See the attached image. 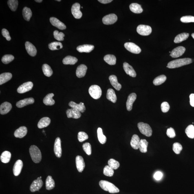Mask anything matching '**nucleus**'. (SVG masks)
<instances>
[{
    "mask_svg": "<svg viewBox=\"0 0 194 194\" xmlns=\"http://www.w3.org/2000/svg\"><path fill=\"white\" fill-rule=\"evenodd\" d=\"M192 62L191 58H184L179 59L172 60L168 64L167 67L169 68L173 69L177 68L183 66L189 65Z\"/></svg>",
    "mask_w": 194,
    "mask_h": 194,
    "instance_id": "obj_1",
    "label": "nucleus"
},
{
    "mask_svg": "<svg viewBox=\"0 0 194 194\" xmlns=\"http://www.w3.org/2000/svg\"><path fill=\"white\" fill-rule=\"evenodd\" d=\"M99 184L102 189L109 192L110 193H118L120 191V189L114 184L108 181L102 180L100 181Z\"/></svg>",
    "mask_w": 194,
    "mask_h": 194,
    "instance_id": "obj_2",
    "label": "nucleus"
},
{
    "mask_svg": "<svg viewBox=\"0 0 194 194\" xmlns=\"http://www.w3.org/2000/svg\"><path fill=\"white\" fill-rule=\"evenodd\" d=\"M29 152L32 160L35 163H38L40 162L42 158L41 153L37 146L35 145L31 146Z\"/></svg>",
    "mask_w": 194,
    "mask_h": 194,
    "instance_id": "obj_3",
    "label": "nucleus"
},
{
    "mask_svg": "<svg viewBox=\"0 0 194 194\" xmlns=\"http://www.w3.org/2000/svg\"><path fill=\"white\" fill-rule=\"evenodd\" d=\"M137 126L142 134L148 137H150L152 135V129L149 124L143 122H140Z\"/></svg>",
    "mask_w": 194,
    "mask_h": 194,
    "instance_id": "obj_4",
    "label": "nucleus"
},
{
    "mask_svg": "<svg viewBox=\"0 0 194 194\" xmlns=\"http://www.w3.org/2000/svg\"><path fill=\"white\" fill-rule=\"evenodd\" d=\"M89 92L92 98L95 99H99L102 95L101 89L97 85H93L89 88Z\"/></svg>",
    "mask_w": 194,
    "mask_h": 194,
    "instance_id": "obj_5",
    "label": "nucleus"
},
{
    "mask_svg": "<svg viewBox=\"0 0 194 194\" xmlns=\"http://www.w3.org/2000/svg\"><path fill=\"white\" fill-rule=\"evenodd\" d=\"M137 32L141 35L148 36L151 34L152 29L149 26L141 25L137 27Z\"/></svg>",
    "mask_w": 194,
    "mask_h": 194,
    "instance_id": "obj_6",
    "label": "nucleus"
},
{
    "mask_svg": "<svg viewBox=\"0 0 194 194\" xmlns=\"http://www.w3.org/2000/svg\"><path fill=\"white\" fill-rule=\"evenodd\" d=\"M124 46L127 50L133 53L138 54L141 52L140 47L134 43H126Z\"/></svg>",
    "mask_w": 194,
    "mask_h": 194,
    "instance_id": "obj_7",
    "label": "nucleus"
},
{
    "mask_svg": "<svg viewBox=\"0 0 194 194\" xmlns=\"http://www.w3.org/2000/svg\"><path fill=\"white\" fill-rule=\"evenodd\" d=\"M118 20L116 14H110L106 15L102 18V21L104 24L106 25H112L116 23Z\"/></svg>",
    "mask_w": 194,
    "mask_h": 194,
    "instance_id": "obj_8",
    "label": "nucleus"
},
{
    "mask_svg": "<svg viewBox=\"0 0 194 194\" xmlns=\"http://www.w3.org/2000/svg\"><path fill=\"white\" fill-rule=\"evenodd\" d=\"M33 87V83L32 82H28L22 84L17 89V92L19 94H23L30 91Z\"/></svg>",
    "mask_w": 194,
    "mask_h": 194,
    "instance_id": "obj_9",
    "label": "nucleus"
},
{
    "mask_svg": "<svg viewBox=\"0 0 194 194\" xmlns=\"http://www.w3.org/2000/svg\"><path fill=\"white\" fill-rule=\"evenodd\" d=\"M80 5L79 3H76L73 5L71 8V12L74 17L76 19L81 18L82 14L80 10Z\"/></svg>",
    "mask_w": 194,
    "mask_h": 194,
    "instance_id": "obj_10",
    "label": "nucleus"
},
{
    "mask_svg": "<svg viewBox=\"0 0 194 194\" xmlns=\"http://www.w3.org/2000/svg\"><path fill=\"white\" fill-rule=\"evenodd\" d=\"M54 152L58 158L61 157L62 154L61 140L59 137L56 139L54 144Z\"/></svg>",
    "mask_w": 194,
    "mask_h": 194,
    "instance_id": "obj_11",
    "label": "nucleus"
},
{
    "mask_svg": "<svg viewBox=\"0 0 194 194\" xmlns=\"http://www.w3.org/2000/svg\"><path fill=\"white\" fill-rule=\"evenodd\" d=\"M43 183V181L40 177H38L36 180L33 182L30 186V190L32 192H35L39 191V190L42 187Z\"/></svg>",
    "mask_w": 194,
    "mask_h": 194,
    "instance_id": "obj_12",
    "label": "nucleus"
},
{
    "mask_svg": "<svg viewBox=\"0 0 194 194\" xmlns=\"http://www.w3.org/2000/svg\"><path fill=\"white\" fill-rule=\"evenodd\" d=\"M186 49L184 47L180 46L176 47L174 49L170 54V56L173 58H177L183 55L185 52Z\"/></svg>",
    "mask_w": 194,
    "mask_h": 194,
    "instance_id": "obj_13",
    "label": "nucleus"
},
{
    "mask_svg": "<svg viewBox=\"0 0 194 194\" xmlns=\"http://www.w3.org/2000/svg\"><path fill=\"white\" fill-rule=\"evenodd\" d=\"M136 98L137 95L135 93H132L128 96L126 102V107L128 111H130L132 110L133 103L136 100Z\"/></svg>",
    "mask_w": 194,
    "mask_h": 194,
    "instance_id": "obj_14",
    "label": "nucleus"
},
{
    "mask_svg": "<svg viewBox=\"0 0 194 194\" xmlns=\"http://www.w3.org/2000/svg\"><path fill=\"white\" fill-rule=\"evenodd\" d=\"M25 48L27 52L30 55L34 56L37 53V50L34 46L30 42L27 41L25 43Z\"/></svg>",
    "mask_w": 194,
    "mask_h": 194,
    "instance_id": "obj_15",
    "label": "nucleus"
},
{
    "mask_svg": "<svg viewBox=\"0 0 194 194\" xmlns=\"http://www.w3.org/2000/svg\"><path fill=\"white\" fill-rule=\"evenodd\" d=\"M50 21L51 24L53 26L57 27L60 30H63L66 29V26L65 24L55 17H51L50 19Z\"/></svg>",
    "mask_w": 194,
    "mask_h": 194,
    "instance_id": "obj_16",
    "label": "nucleus"
},
{
    "mask_svg": "<svg viewBox=\"0 0 194 194\" xmlns=\"http://www.w3.org/2000/svg\"><path fill=\"white\" fill-rule=\"evenodd\" d=\"M123 67L126 74L133 77H136V72L132 67L130 65L129 63L127 62H124L123 63Z\"/></svg>",
    "mask_w": 194,
    "mask_h": 194,
    "instance_id": "obj_17",
    "label": "nucleus"
},
{
    "mask_svg": "<svg viewBox=\"0 0 194 194\" xmlns=\"http://www.w3.org/2000/svg\"><path fill=\"white\" fill-rule=\"evenodd\" d=\"M76 162L77 168L79 172H82L85 168V164L83 159L80 156H77L76 157Z\"/></svg>",
    "mask_w": 194,
    "mask_h": 194,
    "instance_id": "obj_18",
    "label": "nucleus"
},
{
    "mask_svg": "<svg viewBox=\"0 0 194 194\" xmlns=\"http://www.w3.org/2000/svg\"><path fill=\"white\" fill-rule=\"evenodd\" d=\"M69 105L72 108L75 109L80 112L83 113L86 110L85 106L82 102H80L79 104H77L72 101L69 102Z\"/></svg>",
    "mask_w": 194,
    "mask_h": 194,
    "instance_id": "obj_19",
    "label": "nucleus"
},
{
    "mask_svg": "<svg viewBox=\"0 0 194 194\" xmlns=\"http://www.w3.org/2000/svg\"><path fill=\"white\" fill-rule=\"evenodd\" d=\"M12 108L11 104L8 102H5L0 106V113L2 115L7 114L11 111Z\"/></svg>",
    "mask_w": 194,
    "mask_h": 194,
    "instance_id": "obj_20",
    "label": "nucleus"
},
{
    "mask_svg": "<svg viewBox=\"0 0 194 194\" xmlns=\"http://www.w3.org/2000/svg\"><path fill=\"white\" fill-rule=\"evenodd\" d=\"M23 166V162L21 160H19L16 161L13 168V172L14 175L17 176L19 175L21 172Z\"/></svg>",
    "mask_w": 194,
    "mask_h": 194,
    "instance_id": "obj_21",
    "label": "nucleus"
},
{
    "mask_svg": "<svg viewBox=\"0 0 194 194\" xmlns=\"http://www.w3.org/2000/svg\"><path fill=\"white\" fill-rule=\"evenodd\" d=\"M87 68L84 65H79L76 71V75L78 78H82L85 76L86 73Z\"/></svg>",
    "mask_w": 194,
    "mask_h": 194,
    "instance_id": "obj_22",
    "label": "nucleus"
},
{
    "mask_svg": "<svg viewBox=\"0 0 194 194\" xmlns=\"http://www.w3.org/2000/svg\"><path fill=\"white\" fill-rule=\"evenodd\" d=\"M67 116L68 118L78 119L81 116V113L79 111L74 109H68L66 111Z\"/></svg>",
    "mask_w": 194,
    "mask_h": 194,
    "instance_id": "obj_23",
    "label": "nucleus"
},
{
    "mask_svg": "<svg viewBox=\"0 0 194 194\" xmlns=\"http://www.w3.org/2000/svg\"><path fill=\"white\" fill-rule=\"evenodd\" d=\"M27 132V128L22 126L16 130L14 133V136L16 138H23L26 135Z\"/></svg>",
    "mask_w": 194,
    "mask_h": 194,
    "instance_id": "obj_24",
    "label": "nucleus"
},
{
    "mask_svg": "<svg viewBox=\"0 0 194 194\" xmlns=\"http://www.w3.org/2000/svg\"><path fill=\"white\" fill-rule=\"evenodd\" d=\"M94 48V45H83L79 46L77 47V50L80 53H89Z\"/></svg>",
    "mask_w": 194,
    "mask_h": 194,
    "instance_id": "obj_25",
    "label": "nucleus"
},
{
    "mask_svg": "<svg viewBox=\"0 0 194 194\" xmlns=\"http://www.w3.org/2000/svg\"><path fill=\"white\" fill-rule=\"evenodd\" d=\"M34 102V98H26L18 102L16 104V106L18 108H21L29 105V104H33Z\"/></svg>",
    "mask_w": 194,
    "mask_h": 194,
    "instance_id": "obj_26",
    "label": "nucleus"
},
{
    "mask_svg": "<svg viewBox=\"0 0 194 194\" xmlns=\"http://www.w3.org/2000/svg\"><path fill=\"white\" fill-rule=\"evenodd\" d=\"M109 80L111 85L117 91H120L122 88V85L119 83L117 76L114 75L110 76Z\"/></svg>",
    "mask_w": 194,
    "mask_h": 194,
    "instance_id": "obj_27",
    "label": "nucleus"
},
{
    "mask_svg": "<svg viewBox=\"0 0 194 194\" xmlns=\"http://www.w3.org/2000/svg\"><path fill=\"white\" fill-rule=\"evenodd\" d=\"M140 140V138L136 135H133L131 141V145L133 149L137 150L139 149Z\"/></svg>",
    "mask_w": 194,
    "mask_h": 194,
    "instance_id": "obj_28",
    "label": "nucleus"
},
{
    "mask_svg": "<svg viewBox=\"0 0 194 194\" xmlns=\"http://www.w3.org/2000/svg\"><path fill=\"white\" fill-rule=\"evenodd\" d=\"M50 119L48 117H44L40 120L38 124V127L40 129L46 127L50 123Z\"/></svg>",
    "mask_w": 194,
    "mask_h": 194,
    "instance_id": "obj_29",
    "label": "nucleus"
},
{
    "mask_svg": "<svg viewBox=\"0 0 194 194\" xmlns=\"http://www.w3.org/2000/svg\"><path fill=\"white\" fill-rule=\"evenodd\" d=\"M107 98L108 100L113 103H116L117 100V97L113 89H108Z\"/></svg>",
    "mask_w": 194,
    "mask_h": 194,
    "instance_id": "obj_30",
    "label": "nucleus"
},
{
    "mask_svg": "<svg viewBox=\"0 0 194 194\" xmlns=\"http://www.w3.org/2000/svg\"><path fill=\"white\" fill-rule=\"evenodd\" d=\"M129 8L132 12L135 14H141L143 11L141 5L136 3L131 4L130 5Z\"/></svg>",
    "mask_w": 194,
    "mask_h": 194,
    "instance_id": "obj_31",
    "label": "nucleus"
},
{
    "mask_svg": "<svg viewBox=\"0 0 194 194\" xmlns=\"http://www.w3.org/2000/svg\"><path fill=\"white\" fill-rule=\"evenodd\" d=\"M12 74L10 73H4L0 75V85L6 83L12 78Z\"/></svg>",
    "mask_w": 194,
    "mask_h": 194,
    "instance_id": "obj_32",
    "label": "nucleus"
},
{
    "mask_svg": "<svg viewBox=\"0 0 194 194\" xmlns=\"http://www.w3.org/2000/svg\"><path fill=\"white\" fill-rule=\"evenodd\" d=\"M78 61L77 59L74 56H67L63 60V63L64 65H74Z\"/></svg>",
    "mask_w": 194,
    "mask_h": 194,
    "instance_id": "obj_33",
    "label": "nucleus"
},
{
    "mask_svg": "<svg viewBox=\"0 0 194 194\" xmlns=\"http://www.w3.org/2000/svg\"><path fill=\"white\" fill-rule=\"evenodd\" d=\"M54 96L53 93L47 94L44 99V103L46 105H53L55 103V101L53 99V97Z\"/></svg>",
    "mask_w": 194,
    "mask_h": 194,
    "instance_id": "obj_34",
    "label": "nucleus"
},
{
    "mask_svg": "<svg viewBox=\"0 0 194 194\" xmlns=\"http://www.w3.org/2000/svg\"><path fill=\"white\" fill-rule=\"evenodd\" d=\"M189 36V34L187 33H183L178 35L176 36L174 40L175 43H180L188 39Z\"/></svg>",
    "mask_w": 194,
    "mask_h": 194,
    "instance_id": "obj_35",
    "label": "nucleus"
},
{
    "mask_svg": "<svg viewBox=\"0 0 194 194\" xmlns=\"http://www.w3.org/2000/svg\"><path fill=\"white\" fill-rule=\"evenodd\" d=\"M104 60L109 65H114L116 63V56L113 55H107L104 57Z\"/></svg>",
    "mask_w": 194,
    "mask_h": 194,
    "instance_id": "obj_36",
    "label": "nucleus"
},
{
    "mask_svg": "<svg viewBox=\"0 0 194 194\" xmlns=\"http://www.w3.org/2000/svg\"><path fill=\"white\" fill-rule=\"evenodd\" d=\"M11 154L10 152L5 151L2 153L1 156V162L4 163H7L10 162Z\"/></svg>",
    "mask_w": 194,
    "mask_h": 194,
    "instance_id": "obj_37",
    "label": "nucleus"
},
{
    "mask_svg": "<svg viewBox=\"0 0 194 194\" xmlns=\"http://www.w3.org/2000/svg\"><path fill=\"white\" fill-rule=\"evenodd\" d=\"M55 187L54 181L50 176H48L46 180V188L48 190H52Z\"/></svg>",
    "mask_w": 194,
    "mask_h": 194,
    "instance_id": "obj_38",
    "label": "nucleus"
},
{
    "mask_svg": "<svg viewBox=\"0 0 194 194\" xmlns=\"http://www.w3.org/2000/svg\"><path fill=\"white\" fill-rule=\"evenodd\" d=\"M23 14L24 19L27 21H30L32 15V11L30 8L25 7L23 9Z\"/></svg>",
    "mask_w": 194,
    "mask_h": 194,
    "instance_id": "obj_39",
    "label": "nucleus"
},
{
    "mask_svg": "<svg viewBox=\"0 0 194 194\" xmlns=\"http://www.w3.org/2000/svg\"><path fill=\"white\" fill-rule=\"evenodd\" d=\"M42 70L45 76L49 77L52 75L53 71L51 68L47 64H45L42 66Z\"/></svg>",
    "mask_w": 194,
    "mask_h": 194,
    "instance_id": "obj_40",
    "label": "nucleus"
},
{
    "mask_svg": "<svg viewBox=\"0 0 194 194\" xmlns=\"http://www.w3.org/2000/svg\"><path fill=\"white\" fill-rule=\"evenodd\" d=\"M149 143L145 139L140 140L139 149L141 152L146 153L147 152V147Z\"/></svg>",
    "mask_w": 194,
    "mask_h": 194,
    "instance_id": "obj_41",
    "label": "nucleus"
},
{
    "mask_svg": "<svg viewBox=\"0 0 194 194\" xmlns=\"http://www.w3.org/2000/svg\"><path fill=\"white\" fill-rule=\"evenodd\" d=\"M48 47L51 50H58L62 48L63 45L60 42H53L49 44Z\"/></svg>",
    "mask_w": 194,
    "mask_h": 194,
    "instance_id": "obj_42",
    "label": "nucleus"
},
{
    "mask_svg": "<svg viewBox=\"0 0 194 194\" xmlns=\"http://www.w3.org/2000/svg\"><path fill=\"white\" fill-rule=\"evenodd\" d=\"M98 137L99 141L101 144H104L107 141V138L103 134L102 129L101 128H99L97 130Z\"/></svg>",
    "mask_w": 194,
    "mask_h": 194,
    "instance_id": "obj_43",
    "label": "nucleus"
},
{
    "mask_svg": "<svg viewBox=\"0 0 194 194\" xmlns=\"http://www.w3.org/2000/svg\"><path fill=\"white\" fill-rule=\"evenodd\" d=\"M166 80V77L164 75H162L157 77L153 80V83L155 85H160L164 83Z\"/></svg>",
    "mask_w": 194,
    "mask_h": 194,
    "instance_id": "obj_44",
    "label": "nucleus"
},
{
    "mask_svg": "<svg viewBox=\"0 0 194 194\" xmlns=\"http://www.w3.org/2000/svg\"><path fill=\"white\" fill-rule=\"evenodd\" d=\"M186 133L190 138H194V126L193 125L188 126L185 130Z\"/></svg>",
    "mask_w": 194,
    "mask_h": 194,
    "instance_id": "obj_45",
    "label": "nucleus"
},
{
    "mask_svg": "<svg viewBox=\"0 0 194 194\" xmlns=\"http://www.w3.org/2000/svg\"><path fill=\"white\" fill-rule=\"evenodd\" d=\"M108 164L110 167L113 169L116 170L120 167V164L118 161L115 159H111L108 162Z\"/></svg>",
    "mask_w": 194,
    "mask_h": 194,
    "instance_id": "obj_46",
    "label": "nucleus"
},
{
    "mask_svg": "<svg viewBox=\"0 0 194 194\" xmlns=\"http://www.w3.org/2000/svg\"><path fill=\"white\" fill-rule=\"evenodd\" d=\"M103 174L107 176L112 177L114 174V169L110 167L109 165L106 166L104 169Z\"/></svg>",
    "mask_w": 194,
    "mask_h": 194,
    "instance_id": "obj_47",
    "label": "nucleus"
},
{
    "mask_svg": "<svg viewBox=\"0 0 194 194\" xmlns=\"http://www.w3.org/2000/svg\"><path fill=\"white\" fill-rule=\"evenodd\" d=\"M8 4L11 10L15 11L17 8L18 1L17 0H9L8 1Z\"/></svg>",
    "mask_w": 194,
    "mask_h": 194,
    "instance_id": "obj_48",
    "label": "nucleus"
},
{
    "mask_svg": "<svg viewBox=\"0 0 194 194\" xmlns=\"http://www.w3.org/2000/svg\"><path fill=\"white\" fill-rule=\"evenodd\" d=\"M13 56L11 54L5 55L2 58V61L3 63L7 64L10 63L14 59Z\"/></svg>",
    "mask_w": 194,
    "mask_h": 194,
    "instance_id": "obj_49",
    "label": "nucleus"
},
{
    "mask_svg": "<svg viewBox=\"0 0 194 194\" xmlns=\"http://www.w3.org/2000/svg\"><path fill=\"white\" fill-rule=\"evenodd\" d=\"M182 145L179 143L175 142L173 144V150L176 154H179L182 150Z\"/></svg>",
    "mask_w": 194,
    "mask_h": 194,
    "instance_id": "obj_50",
    "label": "nucleus"
},
{
    "mask_svg": "<svg viewBox=\"0 0 194 194\" xmlns=\"http://www.w3.org/2000/svg\"><path fill=\"white\" fill-rule=\"evenodd\" d=\"M53 35L55 39L59 41H63L64 40V37L65 35L62 32H59L57 30H55L53 32Z\"/></svg>",
    "mask_w": 194,
    "mask_h": 194,
    "instance_id": "obj_51",
    "label": "nucleus"
},
{
    "mask_svg": "<svg viewBox=\"0 0 194 194\" xmlns=\"http://www.w3.org/2000/svg\"><path fill=\"white\" fill-rule=\"evenodd\" d=\"M89 136L86 133L83 132H80L78 133V139L79 141L82 142L88 139Z\"/></svg>",
    "mask_w": 194,
    "mask_h": 194,
    "instance_id": "obj_52",
    "label": "nucleus"
},
{
    "mask_svg": "<svg viewBox=\"0 0 194 194\" xmlns=\"http://www.w3.org/2000/svg\"><path fill=\"white\" fill-rule=\"evenodd\" d=\"M83 149L84 151L89 155H90L91 154V146L89 143H86L84 144L82 146Z\"/></svg>",
    "mask_w": 194,
    "mask_h": 194,
    "instance_id": "obj_53",
    "label": "nucleus"
},
{
    "mask_svg": "<svg viewBox=\"0 0 194 194\" xmlns=\"http://www.w3.org/2000/svg\"><path fill=\"white\" fill-rule=\"evenodd\" d=\"M180 21L182 23H194V17L191 16H183L181 18Z\"/></svg>",
    "mask_w": 194,
    "mask_h": 194,
    "instance_id": "obj_54",
    "label": "nucleus"
},
{
    "mask_svg": "<svg viewBox=\"0 0 194 194\" xmlns=\"http://www.w3.org/2000/svg\"><path fill=\"white\" fill-rule=\"evenodd\" d=\"M161 109L163 113L167 112L170 109V106L167 102H164L161 104Z\"/></svg>",
    "mask_w": 194,
    "mask_h": 194,
    "instance_id": "obj_55",
    "label": "nucleus"
},
{
    "mask_svg": "<svg viewBox=\"0 0 194 194\" xmlns=\"http://www.w3.org/2000/svg\"><path fill=\"white\" fill-rule=\"evenodd\" d=\"M166 135L169 138H173L176 136L175 131L173 128L171 127L168 129L166 131Z\"/></svg>",
    "mask_w": 194,
    "mask_h": 194,
    "instance_id": "obj_56",
    "label": "nucleus"
},
{
    "mask_svg": "<svg viewBox=\"0 0 194 194\" xmlns=\"http://www.w3.org/2000/svg\"><path fill=\"white\" fill-rule=\"evenodd\" d=\"M2 34L4 37L6 38V39L8 41H10L11 40V38L10 35V34L8 31L6 30V29H3L2 30Z\"/></svg>",
    "mask_w": 194,
    "mask_h": 194,
    "instance_id": "obj_57",
    "label": "nucleus"
},
{
    "mask_svg": "<svg viewBox=\"0 0 194 194\" xmlns=\"http://www.w3.org/2000/svg\"><path fill=\"white\" fill-rule=\"evenodd\" d=\"M162 176L163 174L162 173L159 171H157L155 173L154 175H153L154 178L155 180H160L162 178Z\"/></svg>",
    "mask_w": 194,
    "mask_h": 194,
    "instance_id": "obj_58",
    "label": "nucleus"
},
{
    "mask_svg": "<svg viewBox=\"0 0 194 194\" xmlns=\"http://www.w3.org/2000/svg\"><path fill=\"white\" fill-rule=\"evenodd\" d=\"M190 103L192 107H194V94H192L189 96Z\"/></svg>",
    "mask_w": 194,
    "mask_h": 194,
    "instance_id": "obj_59",
    "label": "nucleus"
},
{
    "mask_svg": "<svg viewBox=\"0 0 194 194\" xmlns=\"http://www.w3.org/2000/svg\"><path fill=\"white\" fill-rule=\"evenodd\" d=\"M98 1L100 2V3L104 4L109 3L111 2H112V0H99Z\"/></svg>",
    "mask_w": 194,
    "mask_h": 194,
    "instance_id": "obj_60",
    "label": "nucleus"
},
{
    "mask_svg": "<svg viewBox=\"0 0 194 194\" xmlns=\"http://www.w3.org/2000/svg\"><path fill=\"white\" fill-rule=\"evenodd\" d=\"M35 1L36 2L41 3L42 1H42V0H35Z\"/></svg>",
    "mask_w": 194,
    "mask_h": 194,
    "instance_id": "obj_61",
    "label": "nucleus"
},
{
    "mask_svg": "<svg viewBox=\"0 0 194 194\" xmlns=\"http://www.w3.org/2000/svg\"><path fill=\"white\" fill-rule=\"evenodd\" d=\"M191 36H192V38L194 39V33H193L191 35Z\"/></svg>",
    "mask_w": 194,
    "mask_h": 194,
    "instance_id": "obj_62",
    "label": "nucleus"
},
{
    "mask_svg": "<svg viewBox=\"0 0 194 194\" xmlns=\"http://www.w3.org/2000/svg\"><path fill=\"white\" fill-rule=\"evenodd\" d=\"M56 1H58V2L61 1H60V0H56Z\"/></svg>",
    "mask_w": 194,
    "mask_h": 194,
    "instance_id": "obj_63",
    "label": "nucleus"
},
{
    "mask_svg": "<svg viewBox=\"0 0 194 194\" xmlns=\"http://www.w3.org/2000/svg\"><path fill=\"white\" fill-rule=\"evenodd\" d=\"M40 177V178H41V177Z\"/></svg>",
    "mask_w": 194,
    "mask_h": 194,
    "instance_id": "obj_64",
    "label": "nucleus"
}]
</instances>
